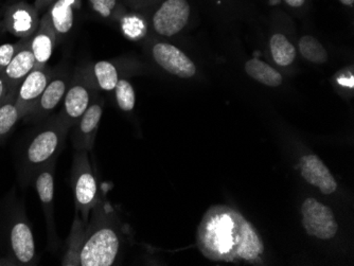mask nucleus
I'll return each instance as SVG.
<instances>
[{
  "label": "nucleus",
  "mask_w": 354,
  "mask_h": 266,
  "mask_svg": "<svg viewBox=\"0 0 354 266\" xmlns=\"http://www.w3.org/2000/svg\"><path fill=\"white\" fill-rule=\"evenodd\" d=\"M93 218L75 247H71L64 265L111 266L116 262L120 240L116 230L103 218L104 207L97 202Z\"/></svg>",
  "instance_id": "f03ea898"
},
{
  "label": "nucleus",
  "mask_w": 354,
  "mask_h": 266,
  "mask_svg": "<svg viewBox=\"0 0 354 266\" xmlns=\"http://www.w3.org/2000/svg\"><path fill=\"white\" fill-rule=\"evenodd\" d=\"M10 255L14 263L31 265L37 257L35 240L27 218L23 214H16L12 218L9 231Z\"/></svg>",
  "instance_id": "423d86ee"
},
{
  "label": "nucleus",
  "mask_w": 354,
  "mask_h": 266,
  "mask_svg": "<svg viewBox=\"0 0 354 266\" xmlns=\"http://www.w3.org/2000/svg\"><path fill=\"white\" fill-rule=\"evenodd\" d=\"M89 1L93 9L105 19L111 17V11L116 6V0H89Z\"/></svg>",
  "instance_id": "bb28decb"
},
{
  "label": "nucleus",
  "mask_w": 354,
  "mask_h": 266,
  "mask_svg": "<svg viewBox=\"0 0 354 266\" xmlns=\"http://www.w3.org/2000/svg\"><path fill=\"white\" fill-rule=\"evenodd\" d=\"M53 1H57V0H37V3H35V9L37 10V12L41 11L44 8L47 7V6L50 5Z\"/></svg>",
  "instance_id": "c85d7f7f"
},
{
  "label": "nucleus",
  "mask_w": 354,
  "mask_h": 266,
  "mask_svg": "<svg viewBox=\"0 0 354 266\" xmlns=\"http://www.w3.org/2000/svg\"><path fill=\"white\" fill-rule=\"evenodd\" d=\"M21 41H19V43L3 44L0 46V73H3L6 67L9 65L16 51L21 47Z\"/></svg>",
  "instance_id": "a878e982"
},
{
  "label": "nucleus",
  "mask_w": 354,
  "mask_h": 266,
  "mask_svg": "<svg viewBox=\"0 0 354 266\" xmlns=\"http://www.w3.org/2000/svg\"><path fill=\"white\" fill-rule=\"evenodd\" d=\"M39 12L25 3L11 6L6 12L5 27L14 37L29 39L39 28Z\"/></svg>",
  "instance_id": "f8f14e48"
},
{
  "label": "nucleus",
  "mask_w": 354,
  "mask_h": 266,
  "mask_svg": "<svg viewBox=\"0 0 354 266\" xmlns=\"http://www.w3.org/2000/svg\"><path fill=\"white\" fill-rule=\"evenodd\" d=\"M299 50L302 57L307 61L323 64L328 59V53L323 45L311 35H306L299 41Z\"/></svg>",
  "instance_id": "5701e85b"
},
{
  "label": "nucleus",
  "mask_w": 354,
  "mask_h": 266,
  "mask_svg": "<svg viewBox=\"0 0 354 266\" xmlns=\"http://www.w3.org/2000/svg\"><path fill=\"white\" fill-rule=\"evenodd\" d=\"M301 213L302 225L308 234L322 240L335 237L339 225L329 207L309 198L302 204Z\"/></svg>",
  "instance_id": "39448f33"
},
{
  "label": "nucleus",
  "mask_w": 354,
  "mask_h": 266,
  "mask_svg": "<svg viewBox=\"0 0 354 266\" xmlns=\"http://www.w3.org/2000/svg\"><path fill=\"white\" fill-rule=\"evenodd\" d=\"M284 1H286L288 6H291V7L299 8L304 5L306 0H284Z\"/></svg>",
  "instance_id": "c756f323"
},
{
  "label": "nucleus",
  "mask_w": 354,
  "mask_h": 266,
  "mask_svg": "<svg viewBox=\"0 0 354 266\" xmlns=\"http://www.w3.org/2000/svg\"><path fill=\"white\" fill-rule=\"evenodd\" d=\"M16 89L10 91L9 96L0 104V142L13 130L16 123L21 120L19 108L16 105Z\"/></svg>",
  "instance_id": "6ab92c4d"
},
{
  "label": "nucleus",
  "mask_w": 354,
  "mask_h": 266,
  "mask_svg": "<svg viewBox=\"0 0 354 266\" xmlns=\"http://www.w3.org/2000/svg\"><path fill=\"white\" fill-rule=\"evenodd\" d=\"M93 102L91 85L86 81H75L67 89L64 97L63 112L61 117L67 128H73Z\"/></svg>",
  "instance_id": "9b49d317"
},
{
  "label": "nucleus",
  "mask_w": 354,
  "mask_h": 266,
  "mask_svg": "<svg viewBox=\"0 0 354 266\" xmlns=\"http://www.w3.org/2000/svg\"><path fill=\"white\" fill-rule=\"evenodd\" d=\"M75 0H57L49 14L57 37L71 32L73 26V5Z\"/></svg>",
  "instance_id": "a211bd4d"
},
{
  "label": "nucleus",
  "mask_w": 354,
  "mask_h": 266,
  "mask_svg": "<svg viewBox=\"0 0 354 266\" xmlns=\"http://www.w3.org/2000/svg\"><path fill=\"white\" fill-rule=\"evenodd\" d=\"M35 189L39 194L41 207L47 221L49 239L55 238V218H53V205H55V160L45 164L35 172Z\"/></svg>",
  "instance_id": "9d476101"
},
{
  "label": "nucleus",
  "mask_w": 354,
  "mask_h": 266,
  "mask_svg": "<svg viewBox=\"0 0 354 266\" xmlns=\"http://www.w3.org/2000/svg\"><path fill=\"white\" fill-rule=\"evenodd\" d=\"M122 31L129 39H139L146 35L147 25L145 21L139 17H125L122 21Z\"/></svg>",
  "instance_id": "393cba45"
},
{
  "label": "nucleus",
  "mask_w": 354,
  "mask_h": 266,
  "mask_svg": "<svg viewBox=\"0 0 354 266\" xmlns=\"http://www.w3.org/2000/svg\"><path fill=\"white\" fill-rule=\"evenodd\" d=\"M37 67L35 55L30 47V37L21 41V47L16 51L13 59L1 73L10 88L16 89L21 81Z\"/></svg>",
  "instance_id": "2eb2a0df"
},
{
  "label": "nucleus",
  "mask_w": 354,
  "mask_h": 266,
  "mask_svg": "<svg viewBox=\"0 0 354 266\" xmlns=\"http://www.w3.org/2000/svg\"><path fill=\"white\" fill-rule=\"evenodd\" d=\"M57 35L51 23L49 12L39 21V28L35 35L30 37V47L35 55L37 67H44L53 55Z\"/></svg>",
  "instance_id": "dca6fc26"
},
{
  "label": "nucleus",
  "mask_w": 354,
  "mask_h": 266,
  "mask_svg": "<svg viewBox=\"0 0 354 266\" xmlns=\"http://www.w3.org/2000/svg\"><path fill=\"white\" fill-rule=\"evenodd\" d=\"M68 130L61 118L55 119L31 139L24 156L26 174L33 176L39 168L55 160Z\"/></svg>",
  "instance_id": "7ed1b4c3"
},
{
  "label": "nucleus",
  "mask_w": 354,
  "mask_h": 266,
  "mask_svg": "<svg viewBox=\"0 0 354 266\" xmlns=\"http://www.w3.org/2000/svg\"><path fill=\"white\" fill-rule=\"evenodd\" d=\"M270 51L276 64L279 66H288L296 57V49L284 35H272L270 39Z\"/></svg>",
  "instance_id": "412c9836"
},
{
  "label": "nucleus",
  "mask_w": 354,
  "mask_h": 266,
  "mask_svg": "<svg viewBox=\"0 0 354 266\" xmlns=\"http://www.w3.org/2000/svg\"><path fill=\"white\" fill-rule=\"evenodd\" d=\"M116 91L117 103L119 107L122 109L123 112H131L135 106V97L134 88L130 82L127 80H119L115 87Z\"/></svg>",
  "instance_id": "b1692460"
},
{
  "label": "nucleus",
  "mask_w": 354,
  "mask_h": 266,
  "mask_svg": "<svg viewBox=\"0 0 354 266\" xmlns=\"http://www.w3.org/2000/svg\"><path fill=\"white\" fill-rule=\"evenodd\" d=\"M302 178L312 186L317 187L322 193H334L337 189V182L332 176L329 169L316 155L310 154L300 160Z\"/></svg>",
  "instance_id": "4468645a"
},
{
  "label": "nucleus",
  "mask_w": 354,
  "mask_h": 266,
  "mask_svg": "<svg viewBox=\"0 0 354 266\" xmlns=\"http://www.w3.org/2000/svg\"><path fill=\"white\" fill-rule=\"evenodd\" d=\"M190 7L187 0H167L153 17V27L158 35L173 37L188 23Z\"/></svg>",
  "instance_id": "6e6552de"
},
{
  "label": "nucleus",
  "mask_w": 354,
  "mask_h": 266,
  "mask_svg": "<svg viewBox=\"0 0 354 266\" xmlns=\"http://www.w3.org/2000/svg\"><path fill=\"white\" fill-rule=\"evenodd\" d=\"M245 70L250 77L266 86L277 87L282 83L281 75L260 59L248 61L245 64Z\"/></svg>",
  "instance_id": "aec40b11"
},
{
  "label": "nucleus",
  "mask_w": 354,
  "mask_h": 266,
  "mask_svg": "<svg viewBox=\"0 0 354 266\" xmlns=\"http://www.w3.org/2000/svg\"><path fill=\"white\" fill-rule=\"evenodd\" d=\"M198 246L214 260L256 259L263 253L259 236L242 216L232 209L210 210L198 228Z\"/></svg>",
  "instance_id": "f257e3e1"
},
{
  "label": "nucleus",
  "mask_w": 354,
  "mask_h": 266,
  "mask_svg": "<svg viewBox=\"0 0 354 266\" xmlns=\"http://www.w3.org/2000/svg\"><path fill=\"white\" fill-rule=\"evenodd\" d=\"M339 1H341L342 3H344V5L350 6V7L353 6L354 3V0H339Z\"/></svg>",
  "instance_id": "7c9ffc66"
},
{
  "label": "nucleus",
  "mask_w": 354,
  "mask_h": 266,
  "mask_svg": "<svg viewBox=\"0 0 354 266\" xmlns=\"http://www.w3.org/2000/svg\"><path fill=\"white\" fill-rule=\"evenodd\" d=\"M103 114V104L101 101L91 102L86 112L81 116L75 124L73 144L77 151L91 152L95 144V135Z\"/></svg>",
  "instance_id": "ddd939ff"
},
{
  "label": "nucleus",
  "mask_w": 354,
  "mask_h": 266,
  "mask_svg": "<svg viewBox=\"0 0 354 266\" xmlns=\"http://www.w3.org/2000/svg\"><path fill=\"white\" fill-rule=\"evenodd\" d=\"M53 79V73L44 67H35L21 81L16 91V105L21 119L29 116L37 106L39 98Z\"/></svg>",
  "instance_id": "0eeeda50"
},
{
  "label": "nucleus",
  "mask_w": 354,
  "mask_h": 266,
  "mask_svg": "<svg viewBox=\"0 0 354 266\" xmlns=\"http://www.w3.org/2000/svg\"><path fill=\"white\" fill-rule=\"evenodd\" d=\"M12 89L10 88L9 84H8L7 81L5 80V77L0 73V104L7 99Z\"/></svg>",
  "instance_id": "cd10ccee"
},
{
  "label": "nucleus",
  "mask_w": 354,
  "mask_h": 266,
  "mask_svg": "<svg viewBox=\"0 0 354 266\" xmlns=\"http://www.w3.org/2000/svg\"><path fill=\"white\" fill-rule=\"evenodd\" d=\"M67 89H68V84H67V80L65 77H53L50 82L48 83L47 87H46L43 95L37 102V106L29 116L41 118V117L53 112V109L63 100Z\"/></svg>",
  "instance_id": "f3484780"
},
{
  "label": "nucleus",
  "mask_w": 354,
  "mask_h": 266,
  "mask_svg": "<svg viewBox=\"0 0 354 266\" xmlns=\"http://www.w3.org/2000/svg\"><path fill=\"white\" fill-rule=\"evenodd\" d=\"M153 57L159 66L171 75L189 79L196 75V65L175 46L167 43H158L153 47Z\"/></svg>",
  "instance_id": "1a4fd4ad"
},
{
  "label": "nucleus",
  "mask_w": 354,
  "mask_h": 266,
  "mask_svg": "<svg viewBox=\"0 0 354 266\" xmlns=\"http://www.w3.org/2000/svg\"><path fill=\"white\" fill-rule=\"evenodd\" d=\"M93 79L103 91H111L115 89L119 81L118 71L113 63L100 61L93 67Z\"/></svg>",
  "instance_id": "4be33fe9"
},
{
  "label": "nucleus",
  "mask_w": 354,
  "mask_h": 266,
  "mask_svg": "<svg viewBox=\"0 0 354 266\" xmlns=\"http://www.w3.org/2000/svg\"><path fill=\"white\" fill-rule=\"evenodd\" d=\"M75 210L82 218L83 223H88L89 214L99 202L98 182L93 173L87 151H77L73 158L71 174Z\"/></svg>",
  "instance_id": "20e7f679"
}]
</instances>
